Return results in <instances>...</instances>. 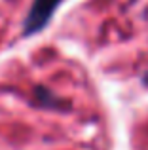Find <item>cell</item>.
Returning a JSON list of instances; mask_svg holds the SVG:
<instances>
[{
  "label": "cell",
  "instance_id": "obj_1",
  "mask_svg": "<svg viewBox=\"0 0 148 150\" xmlns=\"http://www.w3.org/2000/svg\"><path fill=\"white\" fill-rule=\"evenodd\" d=\"M61 0H34L25 21V34H34L49 21Z\"/></svg>",
  "mask_w": 148,
  "mask_h": 150
}]
</instances>
